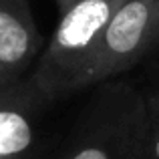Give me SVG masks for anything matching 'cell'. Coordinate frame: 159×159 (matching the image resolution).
I'll list each match as a JSON object with an SVG mask.
<instances>
[{"label":"cell","mask_w":159,"mask_h":159,"mask_svg":"<svg viewBox=\"0 0 159 159\" xmlns=\"http://www.w3.org/2000/svg\"><path fill=\"white\" fill-rule=\"evenodd\" d=\"M155 28L157 0H123L103 34L95 83L115 79L155 51Z\"/></svg>","instance_id":"cell-3"},{"label":"cell","mask_w":159,"mask_h":159,"mask_svg":"<svg viewBox=\"0 0 159 159\" xmlns=\"http://www.w3.org/2000/svg\"><path fill=\"white\" fill-rule=\"evenodd\" d=\"M151 159H159V135L151 133Z\"/></svg>","instance_id":"cell-8"},{"label":"cell","mask_w":159,"mask_h":159,"mask_svg":"<svg viewBox=\"0 0 159 159\" xmlns=\"http://www.w3.org/2000/svg\"><path fill=\"white\" fill-rule=\"evenodd\" d=\"M43 39L28 0H0V85L22 79Z\"/></svg>","instance_id":"cell-5"},{"label":"cell","mask_w":159,"mask_h":159,"mask_svg":"<svg viewBox=\"0 0 159 159\" xmlns=\"http://www.w3.org/2000/svg\"><path fill=\"white\" fill-rule=\"evenodd\" d=\"M44 107L30 79L0 85V159H18L34 143V123Z\"/></svg>","instance_id":"cell-4"},{"label":"cell","mask_w":159,"mask_h":159,"mask_svg":"<svg viewBox=\"0 0 159 159\" xmlns=\"http://www.w3.org/2000/svg\"><path fill=\"white\" fill-rule=\"evenodd\" d=\"M65 159H151L143 93L127 81L101 83L75 125Z\"/></svg>","instance_id":"cell-2"},{"label":"cell","mask_w":159,"mask_h":159,"mask_svg":"<svg viewBox=\"0 0 159 159\" xmlns=\"http://www.w3.org/2000/svg\"><path fill=\"white\" fill-rule=\"evenodd\" d=\"M121 2L123 0H81L61 14L48 48L28 77L47 105L97 85L99 47Z\"/></svg>","instance_id":"cell-1"},{"label":"cell","mask_w":159,"mask_h":159,"mask_svg":"<svg viewBox=\"0 0 159 159\" xmlns=\"http://www.w3.org/2000/svg\"><path fill=\"white\" fill-rule=\"evenodd\" d=\"M145 97V105H147V117H149V125H151V133L159 135V73L153 81L151 89L143 93Z\"/></svg>","instance_id":"cell-6"},{"label":"cell","mask_w":159,"mask_h":159,"mask_svg":"<svg viewBox=\"0 0 159 159\" xmlns=\"http://www.w3.org/2000/svg\"><path fill=\"white\" fill-rule=\"evenodd\" d=\"M57 2V8H58V14H65L69 8H73L75 4H79L81 0H54Z\"/></svg>","instance_id":"cell-7"},{"label":"cell","mask_w":159,"mask_h":159,"mask_svg":"<svg viewBox=\"0 0 159 159\" xmlns=\"http://www.w3.org/2000/svg\"><path fill=\"white\" fill-rule=\"evenodd\" d=\"M155 51H159V0H157V28H155Z\"/></svg>","instance_id":"cell-9"}]
</instances>
